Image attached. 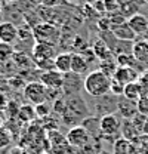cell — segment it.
<instances>
[{
	"label": "cell",
	"mask_w": 148,
	"mask_h": 154,
	"mask_svg": "<svg viewBox=\"0 0 148 154\" xmlns=\"http://www.w3.org/2000/svg\"><path fill=\"white\" fill-rule=\"evenodd\" d=\"M128 24L132 28V31L139 36V34H147L148 33V18L142 14H136L132 18L128 19Z\"/></svg>",
	"instance_id": "9"
},
{
	"label": "cell",
	"mask_w": 148,
	"mask_h": 154,
	"mask_svg": "<svg viewBox=\"0 0 148 154\" xmlns=\"http://www.w3.org/2000/svg\"><path fill=\"white\" fill-rule=\"evenodd\" d=\"M117 107H119V113H120V116H123V117L128 119V120H132L135 116L138 114L136 102L129 101V99H126V98H123V101H120V102L117 104Z\"/></svg>",
	"instance_id": "16"
},
{
	"label": "cell",
	"mask_w": 148,
	"mask_h": 154,
	"mask_svg": "<svg viewBox=\"0 0 148 154\" xmlns=\"http://www.w3.org/2000/svg\"><path fill=\"white\" fill-rule=\"evenodd\" d=\"M33 57H34V59H54L55 58L54 45L37 43L33 49Z\"/></svg>",
	"instance_id": "15"
},
{
	"label": "cell",
	"mask_w": 148,
	"mask_h": 154,
	"mask_svg": "<svg viewBox=\"0 0 148 154\" xmlns=\"http://www.w3.org/2000/svg\"><path fill=\"white\" fill-rule=\"evenodd\" d=\"M15 55V49L12 45L0 42V62H6L9 59H12Z\"/></svg>",
	"instance_id": "21"
},
{
	"label": "cell",
	"mask_w": 148,
	"mask_h": 154,
	"mask_svg": "<svg viewBox=\"0 0 148 154\" xmlns=\"http://www.w3.org/2000/svg\"><path fill=\"white\" fill-rule=\"evenodd\" d=\"M111 77L126 86V85H129L132 82H136L138 71H136L135 68H130V67H117L116 71H114V74Z\"/></svg>",
	"instance_id": "8"
},
{
	"label": "cell",
	"mask_w": 148,
	"mask_h": 154,
	"mask_svg": "<svg viewBox=\"0 0 148 154\" xmlns=\"http://www.w3.org/2000/svg\"><path fill=\"white\" fill-rule=\"evenodd\" d=\"M98 27H99L101 30H104L105 33H110V31H111V25H110V21H108V18L99 19V22H98Z\"/></svg>",
	"instance_id": "29"
},
{
	"label": "cell",
	"mask_w": 148,
	"mask_h": 154,
	"mask_svg": "<svg viewBox=\"0 0 148 154\" xmlns=\"http://www.w3.org/2000/svg\"><path fill=\"white\" fill-rule=\"evenodd\" d=\"M8 105H9L8 98L3 95V94H0V111H2V110H6V108H8Z\"/></svg>",
	"instance_id": "31"
},
{
	"label": "cell",
	"mask_w": 148,
	"mask_h": 154,
	"mask_svg": "<svg viewBox=\"0 0 148 154\" xmlns=\"http://www.w3.org/2000/svg\"><path fill=\"white\" fill-rule=\"evenodd\" d=\"M24 95L31 104L39 105L48 101V88L42 82H31L24 88Z\"/></svg>",
	"instance_id": "4"
},
{
	"label": "cell",
	"mask_w": 148,
	"mask_h": 154,
	"mask_svg": "<svg viewBox=\"0 0 148 154\" xmlns=\"http://www.w3.org/2000/svg\"><path fill=\"white\" fill-rule=\"evenodd\" d=\"M34 111H36V116H39V117H48L51 114V107H49V104L43 102V104H39L34 107Z\"/></svg>",
	"instance_id": "25"
},
{
	"label": "cell",
	"mask_w": 148,
	"mask_h": 154,
	"mask_svg": "<svg viewBox=\"0 0 148 154\" xmlns=\"http://www.w3.org/2000/svg\"><path fill=\"white\" fill-rule=\"evenodd\" d=\"M18 114H19L21 119H24V120L30 122V120L33 119V116H36V111L33 110V107H30V105H24V107H21V108H19Z\"/></svg>",
	"instance_id": "24"
},
{
	"label": "cell",
	"mask_w": 148,
	"mask_h": 154,
	"mask_svg": "<svg viewBox=\"0 0 148 154\" xmlns=\"http://www.w3.org/2000/svg\"><path fill=\"white\" fill-rule=\"evenodd\" d=\"M142 154H148V144L145 145V148H142Z\"/></svg>",
	"instance_id": "33"
},
{
	"label": "cell",
	"mask_w": 148,
	"mask_h": 154,
	"mask_svg": "<svg viewBox=\"0 0 148 154\" xmlns=\"http://www.w3.org/2000/svg\"><path fill=\"white\" fill-rule=\"evenodd\" d=\"M71 61H73V54L68 52H62L59 55L54 58V64H55V70L59 71L61 74H70L71 73Z\"/></svg>",
	"instance_id": "10"
},
{
	"label": "cell",
	"mask_w": 148,
	"mask_h": 154,
	"mask_svg": "<svg viewBox=\"0 0 148 154\" xmlns=\"http://www.w3.org/2000/svg\"><path fill=\"white\" fill-rule=\"evenodd\" d=\"M136 107H138V113L139 114H144V116H148V95H144L141 96L138 101H136Z\"/></svg>",
	"instance_id": "23"
},
{
	"label": "cell",
	"mask_w": 148,
	"mask_h": 154,
	"mask_svg": "<svg viewBox=\"0 0 148 154\" xmlns=\"http://www.w3.org/2000/svg\"><path fill=\"white\" fill-rule=\"evenodd\" d=\"M62 0H42V5H45L46 8H55L59 6Z\"/></svg>",
	"instance_id": "30"
},
{
	"label": "cell",
	"mask_w": 148,
	"mask_h": 154,
	"mask_svg": "<svg viewBox=\"0 0 148 154\" xmlns=\"http://www.w3.org/2000/svg\"><path fill=\"white\" fill-rule=\"evenodd\" d=\"M110 33L117 40H122V42H132V40H135V37H136V34L132 31V28L129 27L128 21L125 24H122V25H117V27L111 28Z\"/></svg>",
	"instance_id": "12"
},
{
	"label": "cell",
	"mask_w": 148,
	"mask_h": 154,
	"mask_svg": "<svg viewBox=\"0 0 148 154\" xmlns=\"http://www.w3.org/2000/svg\"><path fill=\"white\" fill-rule=\"evenodd\" d=\"M34 37L37 43H48V45H55L59 38V30L56 28L54 24L49 22H43L34 27L33 30Z\"/></svg>",
	"instance_id": "3"
},
{
	"label": "cell",
	"mask_w": 148,
	"mask_h": 154,
	"mask_svg": "<svg viewBox=\"0 0 148 154\" xmlns=\"http://www.w3.org/2000/svg\"><path fill=\"white\" fill-rule=\"evenodd\" d=\"M67 142L70 147H76V148H85L86 145H89L92 142V135L91 132L85 128V126H74L68 131V134L65 136Z\"/></svg>",
	"instance_id": "2"
},
{
	"label": "cell",
	"mask_w": 148,
	"mask_h": 154,
	"mask_svg": "<svg viewBox=\"0 0 148 154\" xmlns=\"http://www.w3.org/2000/svg\"><path fill=\"white\" fill-rule=\"evenodd\" d=\"M48 89H62L64 82H65V76L61 74L56 70H49V71H43L40 74V80Z\"/></svg>",
	"instance_id": "6"
},
{
	"label": "cell",
	"mask_w": 148,
	"mask_h": 154,
	"mask_svg": "<svg viewBox=\"0 0 148 154\" xmlns=\"http://www.w3.org/2000/svg\"><path fill=\"white\" fill-rule=\"evenodd\" d=\"M68 2H74V0H68Z\"/></svg>",
	"instance_id": "36"
},
{
	"label": "cell",
	"mask_w": 148,
	"mask_h": 154,
	"mask_svg": "<svg viewBox=\"0 0 148 154\" xmlns=\"http://www.w3.org/2000/svg\"><path fill=\"white\" fill-rule=\"evenodd\" d=\"M120 12H122V15H123L125 18L129 19V18H132L133 15L139 14V6H138V3H136L135 0H125V2H122Z\"/></svg>",
	"instance_id": "17"
},
{
	"label": "cell",
	"mask_w": 148,
	"mask_h": 154,
	"mask_svg": "<svg viewBox=\"0 0 148 154\" xmlns=\"http://www.w3.org/2000/svg\"><path fill=\"white\" fill-rule=\"evenodd\" d=\"M123 91H125V85H122L120 82L114 80L111 77V88H110V92H113L114 95L117 96H123Z\"/></svg>",
	"instance_id": "26"
},
{
	"label": "cell",
	"mask_w": 148,
	"mask_h": 154,
	"mask_svg": "<svg viewBox=\"0 0 148 154\" xmlns=\"http://www.w3.org/2000/svg\"><path fill=\"white\" fill-rule=\"evenodd\" d=\"M122 131V120L117 114H105L99 119V132L104 136H114Z\"/></svg>",
	"instance_id": "5"
},
{
	"label": "cell",
	"mask_w": 148,
	"mask_h": 154,
	"mask_svg": "<svg viewBox=\"0 0 148 154\" xmlns=\"http://www.w3.org/2000/svg\"><path fill=\"white\" fill-rule=\"evenodd\" d=\"M132 153V142L126 138H119L114 142V154H130Z\"/></svg>",
	"instance_id": "19"
},
{
	"label": "cell",
	"mask_w": 148,
	"mask_h": 154,
	"mask_svg": "<svg viewBox=\"0 0 148 154\" xmlns=\"http://www.w3.org/2000/svg\"><path fill=\"white\" fill-rule=\"evenodd\" d=\"M93 54L98 58H101V59H107V57H111V54H110V51H108V48H107V45H105V42H101V40L95 43Z\"/></svg>",
	"instance_id": "22"
},
{
	"label": "cell",
	"mask_w": 148,
	"mask_h": 154,
	"mask_svg": "<svg viewBox=\"0 0 148 154\" xmlns=\"http://www.w3.org/2000/svg\"><path fill=\"white\" fill-rule=\"evenodd\" d=\"M132 55L138 64H148V40H138L132 46Z\"/></svg>",
	"instance_id": "11"
},
{
	"label": "cell",
	"mask_w": 148,
	"mask_h": 154,
	"mask_svg": "<svg viewBox=\"0 0 148 154\" xmlns=\"http://www.w3.org/2000/svg\"><path fill=\"white\" fill-rule=\"evenodd\" d=\"M54 110L62 116L67 111V101H64V99H61V98L55 99V101H54Z\"/></svg>",
	"instance_id": "27"
},
{
	"label": "cell",
	"mask_w": 148,
	"mask_h": 154,
	"mask_svg": "<svg viewBox=\"0 0 148 154\" xmlns=\"http://www.w3.org/2000/svg\"><path fill=\"white\" fill-rule=\"evenodd\" d=\"M83 88L91 96H95V98L105 96L110 92L111 76H108L102 70H93L86 76L83 82Z\"/></svg>",
	"instance_id": "1"
},
{
	"label": "cell",
	"mask_w": 148,
	"mask_h": 154,
	"mask_svg": "<svg viewBox=\"0 0 148 154\" xmlns=\"http://www.w3.org/2000/svg\"><path fill=\"white\" fill-rule=\"evenodd\" d=\"M3 2H5V0H0V5H2V3H3Z\"/></svg>",
	"instance_id": "35"
},
{
	"label": "cell",
	"mask_w": 148,
	"mask_h": 154,
	"mask_svg": "<svg viewBox=\"0 0 148 154\" xmlns=\"http://www.w3.org/2000/svg\"><path fill=\"white\" fill-rule=\"evenodd\" d=\"M142 132L148 135V119H147V122H145V125H144V128H142Z\"/></svg>",
	"instance_id": "32"
},
{
	"label": "cell",
	"mask_w": 148,
	"mask_h": 154,
	"mask_svg": "<svg viewBox=\"0 0 148 154\" xmlns=\"http://www.w3.org/2000/svg\"><path fill=\"white\" fill-rule=\"evenodd\" d=\"M144 95V88L142 85L136 80V82H132L129 85L125 86V91H123V98L129 99V101H133L136 102L141 96Z\"/></svg>",
	"instance_id": "14"
},
{
	"label": "cell",
	"mask_w": 148,
	"mask_h": 154,
	"mask_svg": "<svg viewBox=\"0 0 148 154\" xmlns=\"http://www.w3.org/2000/svg\"><path fill=\"white\" fill-rule=\"evenodd\" d=\"M9 142H11V135H9V132L5 128H0V148L9 145Z\"/></svg>",
	"instance_id": "28"
},
{
	"label": "cell",
	"mask_w": 148,
	"mask_h": 154,
	"mask_svg": "<svg viewBox=\"0 0 148 154\" xmlns=\"http://www.w3.org/2000/svg\"><path fill=\"white\" fill-rule=\"evenodd\" d=\"M89 70V61L83 54H73L71 61V73L76 76H83Z\"/></svg>",
	"instance_id": "13"
},
{
	"label": "cell",
	"mask_w": 148,
	"mask_h": 154,
	"mask_svg": "<svg viewBox=\"0 0 148 154\" xmlns=\"http://www.w3.org/2000/svg\"><path fill=\"white\" fill-rule=\"evenodd\" d=\"M9 2H19V0H9Z\"/></svg>",
	"instance_id": "34"
},
{
	"label": "cell",
	"mask_w": 148,
	"mask_h": 154,
	"mask_svg": "<svg viewBox=\"0 0 148 154\" xmlns=\"http://www.w3.org/2000/svg\"><path fill=\"white\" fill-rule=\"evenodd\" d=\"M145 2H147V3H148V0H145Z\"/></svg>",
	"instance_id": "37"
},
{
	"label": "cell",
	"mask_w": 148,
	"mask_h": 154,
	"mask_svg": "<svg viewBox=\"0 0 148 154\" xmlns=\"http://www.w3.org/2000/svg\"><path fill=\"white\" fill-rule=\"evenodd\" d=\"M120 132L123 134V138H126L128 141L136 139L138 135H139V131L135 128V125L132 123V120H126L125 123H122V131Z\"/></svg>",
	"instance_id": "18"
},
{
	"label": "cell",
	"mask_w": 148,
	"mask_h": 154,
	"mask_svg": "<svg viewBox=\"0 0 148 154\" xmlns=\"http://www.w3.org/2000/svg\"><path fill=\"white\" fill-rule=\"evenodd\" d=\"M18 28L14 22H9V21L0 22V42L14 45V42L18 40Z\"/></svg>",
	"instance_id": "7"
},
{
	"label": "cell",
	"mask_w": 148,
	"mask_h": 154,
	"mask_svg": "<svg viewBox=\"0 0 148 154\" xmlns=\"http://www.w3.org/2000/svg\"><path fill=\"white\" fill-rule=\"evenodd\" d=\"M116 62H117V67H130V68H135V65L138 64L132 54H120V55H117L116 57Z\"/></svg>",
	"instance_id": "20"
}]
</instances>
